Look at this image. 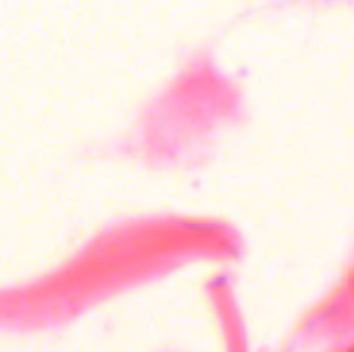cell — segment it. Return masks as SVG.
Here are the masks:
<instances>
[]
</instances>
